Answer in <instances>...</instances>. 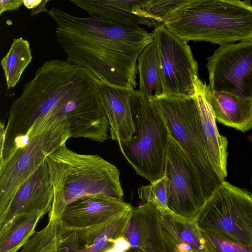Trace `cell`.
<instances>
[{"mask_svg": "<svg viewBox=\"0 0 252 252\" xmlns=\"http://www.w3.org/2000/svg\"><path fill=\"white\" fill-rule=\"evenodd\" d=\"M66 119L71 137L103 142L109 125L95 75L68 61L43 63L10 107L5 136L29 140L51 124Z\"/></svg>", "mask_w": 252, "mask_h": 252, "instance_id": "6da1fadb", "label": "cell"}, {"mask_svg": "<svg viewBox=\"0 0 252 252\" xmlns=\"http://www.w3.org/2000/svg\"><path fill=\"white\" fill-rule=\"evenodd\" d=\"M47 14L56 22V38L67 61L114 86L136 88V61L154 41L153 32L103 18L77 17L61 7H52Z\"/></svg>", "mask_w": 252, "mask_h": 252, "instance_id": "7a4b0ae2", "label": "cell"}, {"mask_svg": "<svg viewBox=\"0 0 252 252\" xmlns=\"http://www.w3.org/2000/svg\"><path fill=\"white\" fill-rule=\"evenodd\" d=\"M45 160L54 191L49 219L62 218L68 205L85 196L123 200L119 170L99 156L78 154L65 144Z\"/></svg>", "mask_w": 252, "mask_h": 252, "instance_id": "3957f363", "label": "cell"}, {"mask_svg": "<svg viewBox=\"0 0 252 252\" xmlns=\"http://www.w3.org/2000/svg\"><path fill=\"white\" fill-rule=\"evenodd\" d=\"M164 24L187 43L248 41L252 40V5L247 0H189Z\"/></svg>", "mask_w": 252, "mask_h": 252, "instance_id": "277c9868", "label": "cell"}, {"mask_svg": "<svg viewBox=\"0 0 252 252\" xmlns=\"http://www.w3.org/2000/svg\"><path fill=\"white\" fill-rule=\"evenodd\" d=\"M130 109L134 131L129 141L118 145L136 174L152 183L164 175L170 132L149 99L137 90Z\"/></svg>", "mask_w": 252, "mask_h": 252, "instance_id": "5b68a950", "label": "cell"}, {"mask_svg": "<svg viewBox=\"0 0 252 252\" xmlns=\"http://www.w3.org/2000/svg\"><path fill=\"white\" fill-rule=\"evenodd\" d=\"M199 174L206 201L223 182L209 158L195 100L193 97L160 94L149 99Z\"/></svg>", "mask_w": 252, "mask_h": 252, "instance_id": "8992f818", "label": "cell"}, {"mask_svg": "<svg viewBox=\"0 0 252 252\" xmlns=\"http://www.w3.org/2000/svg\"><path fill=\"white\" fill-rule=\"evenodd\" d=\"M70 137L67 120H60L0 161V216L24 182Z\"/></svg>", "mask_w": 252, "mask_h": 252, "instance_id": "52a82bcc", "label": "cell"}, {"mask_svg": "<svg viewBox=\"0 0 252 252\" xmlns=\"http://www.w3.org/2000/svg\"><path fill=\"white\" fill-rule=\"evenodd\" d=\"M194 220L200 229L252 246V194L225 180L205 202Z\"/></svg>", "mask_w": 252, "mask_h": 252, "instance_id": "ba28073f", "label": "cell"}, {"mask_svg": "<svg viewBox=\"0 0 252 252\" xmlns=\"http://www.w3.org/2000/svg\"><path fill=\"white\" fill-rule=\"evenodd\" d=\"M153 33L160 64L161 94L193 97L198 65L189 46L164 23L155 27Z\"/></svg>", "mask_w": 252, "mask_h": 252, "instance_id": "9c48e42d", "label": "cell"}, {"mask_svg": "<svg viewBox=\"0 0 252 252\" xmlns=\"http://www.w3.org/2000/svg\"><path fill=\"white\" fill-rule=\"evenodd\" d=\"M207 60L212 91L252 99V40L220 45Z\"/></svg>", "mask_w": 252, "mask_h": 252, "instance_id": "30bf717a", "label": "cell"}, {"mask_svg": "<svg viewBox=\"0 0 252 252\" xmlns=\"http://www.w3.org/2000/svg\"><path fill=\"white\" fill-rule=\"evenodd\" d=\"M164 175L169 180V209L194 219L206 201L200 179L192 162L170 134Z\"/></svg>", "mask_w": 252, "mask_h": 252, "instance_id": "8fae6325", "label": "cell"}, {"mask_svg": "<svg viewBox=\"0 0 252 252\" xmlns=\"http://www.w3.org/2000/svg\"><path fill=\"white\" fill-rule=\"evenodd\" d=\"M54 191L49 168L45 160L24 182L0 216V229L23 215L49 212Z\"/></svg>", "mask_w": 252, "mask_h": 252, "instance_id": "7c38bea8", "label": "cell"}, {"mask_svg": "<svg viewBox=\"0 0 252 252\" xmlns=\"http://www.w3.org/2000/svg\"><path fill=\"white\" fill-rule=\"evenodd\" d=\"M131 207L123 200L100 195L85 196L66 207L62 222L65 229L88 228L106 223Z\"/></svg>", "mask_w": 252, "mask_h": 252, "instance_id": "4fadbf2b", "label": "cell"}, {"mask_svg": "<svg viewBox=\"0 0 252 252\" xmlns=\"http://www.w3.org/2000/svg\"><path fill=\"white\" fill-rule=\"evenodd\" d=\"M122 236L129 243L127 252H166L160 212L149 203L132 206Z\"/></svg>", "mask_w": 252, "mask_h": 252, "instance_id": "5bb4252c", "label": "cell"}, {"mask_svg": "<svg viewBox=\"0 0 252 252\" xmlns=\"http://www.w3.org/2000/svg\"><path fill=\"white\" fill-rule=\"evenodd\" d=\"M131 209L105 224L80 229L63 228L59 252H105L122 236Z\"/></svg>", "mask_w": 252, "mask_h": 252, "instance_id": "9a60e30c", "label": "cell"}, {"mask_svg": "<svg viewBox=\"0 0 252 252\" xmlns=\"http://www.w3.org/2000/svg\"><path fill=\"white\" fill-rule=\"evenodd\" d=\"M95 76L109 123L110 138L118 144L129 141L134 131L130 109L134 89L114 86Z\"/></svg>", "mask_w": 252, "mask_h": 252, "instance_id": "2e32d148", "label": "cell"}, {"mask_svg": "<svg viewBox=\"0 0 252 252\" xmlns=\"http://www.w3.org/2000/svg\"><path fill=\"white\" fill-rule=\"evenodd\" d=\"M89 16L103 18L133 28L140 25L156 27L160 25L144 11L147 0H71Z\"/></svg>", "mask_w": 252, "mask_h": 252, "instance_id": "e0dca14e", "label": "cell"}, {"mask_svg": "<svg viewBox=\"0 0 252 252\" xmlns=\"http://www.w3.org/2000/svg\"><path fill=\"white\" fill-rule=\"evenodd\" d=\"M203 84V82L197 78L193 97L197 106L209 158L216 172L224 181L227 176L228 141L226 138L220 135L218 131L214 112L204 95Z\"/></svg>", "mask_w": 252, "mask_h": 252, "instance_id": "ac0fdd59", "label": "cell"}, {"mask_svg": "<svg viewBox=\"0 0 252 252\" xmlns=\"http://www.w3.org/2000/svg\"><path fill=\"white\" fill-rule=\"evenodd\" d=\"M203 89L216 121L243 132L252 129V99L213 91L204 82Z\"/></svg>", "mask_w": 252, "mask_h": 252, "instance_id": "d6986e66", "label": "cell"}, {"mask_svg": "<svg viewBox=\"0 0 252 252\" xmlns=\"http://www.w3.org/2000/svg\"><path fill=\"white\" fill-rule=\"evenodd\" d=\"M160 222L166 252H208L194 219L160 213Z\"/></svg>", "mask_w": 252, "mask_h": 252, "instance_id": "ffe728a7", "label": "cell"}, {"mask_svg": "<svg viewBox=\"0 0 252 252\" xmlns=\"http://www.w3.org/2000/svg\"><path fill=\"white\" fill-rule=\"evenodd\" d=\"M137 60L139 93L149 99L161 94L162 85L160 64L154 41L144 49Z\"/></svg>", "mask_w": 252, "mask_h": 252, "instance_id": "44dd1931", "label": "cell"}, {"mask_svg": "<svg viewBox=\"0 0 252 252\" xmlns=\"http://www.w3.org/2000/svg\"><path fill=\"white\" fill-rule=\"evenodd\" d=\"M44 215L25 214L14 219L0 229V252H17L35 233V228Z\"/></svg>", "mask_w": 252, "mask_h": 252, "instance_id": "7402d4cb", "label": "cell"}, {"mask_svg": "<svg viewBox=\"0 0 252 252\" xmlns=\"http://www.w3.org/2000/svg\"><path fill=\"white\" fill-rule=\"evenodd\" d=\"M32 58L29 42L22 37L14 39L7 54L1 60L7 90L17 85Z\"/></svg>", "mask_w": 252, "mask_h": 252, "instance_id": "603a6c76", "label": "cell"}, {"mask_svg": "<svg viewBox=\"0 0 252 252\" xmlns=\"http://www.w3.org/2000/svg\"><path fill=\"white\" fill-rule=\"evenodd\" d=\"M63 229L62 218H49L47 224L30 238L21 252H59Z\"/></svg>", "mask_w": 252, "mask_h": 252, "instance_id": "cb8c5ba5", "label": "cell"}, {"mask_svg": "<svg viewBox=\"0 0 252 252\" xmlns=\"http://www.w3.org/2000/svg\"><path fill=\"white\" fill-rule=\"evenodd\" d=\"M138 194L141 200L151 204L160 213L172 212L168 205L170 196L169 180L165 175L150 185L139 187Z\"/></svg>", "mask_w": 252, "mask_h": 252, "instance_id": "d4e9b609", "label": "cell"}, {"mask_svg": "<svg viewBox=\"0 0 252 252\" xmlns=\"http://www.w3.org/2000/svg\"><path fill=\"white\" fill-rule=\"evenodd\" d=\"M199 230L208 252H252V246L243 244L226 235L209 230Z\"/></svg>", "mask_w": 252, "mask_h": 252, "instance_id": "484cf974", "label": "cell"}, {"mask_svg": "<svg viewBox=\"0 0 252 252\" xmlns=\"http://www.w3.org/2000/svg\"><path fill=\"white\" fill-rule=\"evenodd\" d=\"M189 1V0H147L143 9L150 18L161 24L166 22L174 11Z\"/></svg>", "mask_w": 252, "mask_h": 252, "instance_id": "4316f807", "label": "cell"}, {"mask_svg": "<svg viewBox=\"0 0 252 252\" xmlns=\"http://www.w3.org/2000/svg\"><path fill=\"white\" fill-rule=\"evenodd\" d=\"M129 245L127 240L122 236L116 239L113 244L105 252H127Z\"/></svg>", "mask_w": 252, "mask_h": 252, "instance_id": "83f0119b", "label": "cell"}, {"mask_svg": "<svg viewBox=\"0 0 252 252\" xmlns=\"http://www.w3.org/2000/svg\"><path fill=\"white\" fill-rule=\"evenodd\" d=\"M23 4V0H0V14L7 11L18 9Z\"/></svg>", "mask_w": 252, "mask_h": 252, "instance_id": "f1b7e54d", "label": "cell"}, {"mask_svg": "<svg viewBox=\"0 0 252 252\" xmlns=\"http://www.w3.org/2000/svg\"><path fill=\"white\" fill-rule=\"evenodd\" d=\"M48 1V0H41V2L36 7L32 9L31 16H32L42 12L47 13L48 10L46 8V4Z\"/></svg>", "mask_w": 252, "mask_h": 252, "instance_id": "f546056e", "label": "cell"}, {"mask_svg": "<svg viewBox=\"0 0 252 252\" xmlns=\"http://www.w3.org/2000/svg\"><path fill=\"white\" fill-rule=\"evenodd\" d=\"M41 1V0H23V4L28 9H33L36 7Z\"/></svg>", "mask_w": 252, "mask_h": 252, "instance_id": "4dcf8cb0", "label": "cell"}, {"mask_svg": "<svg viewBox=\"0 0 252 252\" xmlns=\"http://www.w3.org/2000/svg\"></svg>", "mask_w": 252, "mask_h": 252, "instance_id": "1f68e13d", "label": "cell"}]
</instances>
